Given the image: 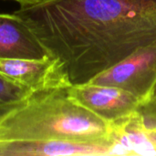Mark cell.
I'll return each mask as SVG.
<instances>
[{"label": "cell", "mask_w": 156, "mask_h": 156, "mask_svg": "<svg viewBox=\"0 0 156 156\" xmlns=\"http://www.w3.org/2000/svg\"><path fill=\"white\" fill-rule=\"evenodd\" d=\"M149 102L154 103V104H156V87H155V89H154V91L153 97H152V99H151V101H150ZM147 103H148V102H147Z\"/></svg>", "instance_id": "cell-11"}, {"label": "cell", "mask_w": 156, "mask_h": 156, "mask_svg": "<svg viewBox=\"0 0 156 156\" xmlns=\"http://www.w3.org/2000/svg\"><path fill=\"white\" fill-rule=\"evenodd\" d=\"M67 91L78 104L111 123L120 122L138 113L142 106L134 95L116 86L88 81L71 85Z\"/></svg>", "instance_id": "cell-4"}, {"label": "cell", "mask_w": 156, "mask_h": 156, "mask_svg": "<svg viewBox=\"0 0 156 156\" xmlns=\"http://www.w3.org/2000/svg\"><path fill=\"white\" fill-rule=\"evenodd\" d=\"M113 145L69 141L0 142V156L112 155Z\"/></svg>", "instance_id": "cell-7"}, {"label": "cell", "mask_w": 156, "mask_h": 156, "mask_svg": "<svg viewBox=\"0 0 156 156\" xmlns=\"http://www.w3.org/2000/svg\"><path fill=\"white\" fill-rule=\"evenodd\" d=\"M140 112L148 131H156V104L148 102L141 106Z\"/></svg>", "instance_id": "cell-9"}, {"label": "cell", "mask_w": 156, "mask_h": 156, "mask_svg": "<svg viewBox=\"0 0 156 156\" xmlns=\"http://www.w3.org/2000/svg\"><path fill=\"white\" fill-rule=\"evenodd\" d=\"M90 81L122 88L142 105L149 102L156 87V42L135 50Z\"/></svg>", "instance_id": "cell-3"}, {"label": "cell", "mask_w": 156, "mask_h": 156, "mask_svg": "<svg viewBox=\"0 0 156 156\" xmlns=\"http://www.w3.org/2000/svg\"><path fill=\"white\" fill-rule=\"evenodd\" d=\"M13 1L19 3L21 6H25V5H35L44 4V3H48V2L54 1V0H13Z\"/></svg>", "instance_id": "cell-10"}, {"label": "cell", "mask_w": 156, "mask_h": 156, "mask_svg": "<svg viewBox=\"0 0 156 156\" xmlns=\"http://www.w3.org/2000/svg\"><path fill=\"white\" fill-rule=\"evenodd\" d=\"M67 89L33 92L0 123V142L69 141L114 146L113 123L78 104Z\"/></svg>", "instance_id": "cell-2"}, {"label": "cell", "mask_w": 156, "mask_h": 156, "mask_svg": "<svg viewBox=\"0 0 156 156\" xmlns=\"http://www.w3.org/2000/svg\"><path fill=\"white\" fill-rule=\"evenodd\" d=\"M0 73L33 92L71 86L60 62L50 56L42 59L0 58Z\"/></svg>", "instance_id": "cell-5"}, {"label": "cell", "mask_w": 156, "mask_h": 156, "mask_svg": "<svg viewBox=\"0 0 156 156\" xmlns=\"http://www.w3.org/2000/svg\"><path fill=\"white\" fill-rule=\"evenodd\" d=\"M15 14L60 62L71 85L156 42V0H54Z\"/></svg>", "instance_id": "cell-1"}, {"label": "cell", "mask_w": 156, "mask_h": 156, "mask_svg": "<svg viewBox=\"0 0 156 156\" xmlns=\"http://www.w3.org/2000/svg\"><path fill=\"white\" fill-rule=\"evenodd\" d=\"M48 53L28 24L16 14L0 13V58L42 59Z\"/></svg>", "instance_id": "cell-6"}, {"label": "cell", "mask_w": 156, "mask_h": 156, "mask_svg": "<svg viewBox=\"0 0 156 156\" xmlns=\"http://www.w3.org/2000/svg\"><path fill=\"white\" fill-rule=\"evenodd\" d=\"M32 93L28 88L16 83L0 73V123L23 106Z\"/></svg>", "instance_id": "cell-8"}]
</instances>
